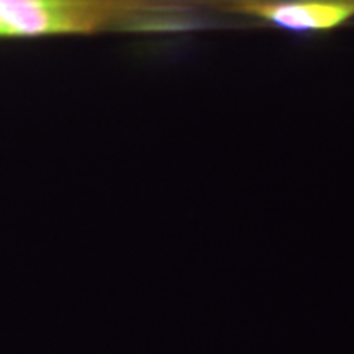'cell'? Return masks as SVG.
I'll list each match as a JSON object with an SVG mask.
<instances>
[{
	"label": "cell",
	"instance_id": "1",
	"mask_svg": "<svg viewBox=\"0 0 354 354\" xmlns=\"http://www.w3.org/2000/svg\"><path fill=\"white\" fill-rule=\"evenodd\" d=\"M184 0H0V38L156 32Z\"/></svg>",
	"mask_w": 354,
	"mask_h": 354
},
{
	"label": "cell",
	"instance_id": "2",
	"mask_svg": "<svg viewBox=\"0 0 354 354\" xmlns=\"http://www.w3.org/2000/svg\"><path fill=\"white\" fill-rule=\"evenodd\" d=\"M202 7L294 35H325L354 20V0H198Z\"/></svg>",
	"mask_w": 354,
	"mask_h": 354
}]
</instances>
